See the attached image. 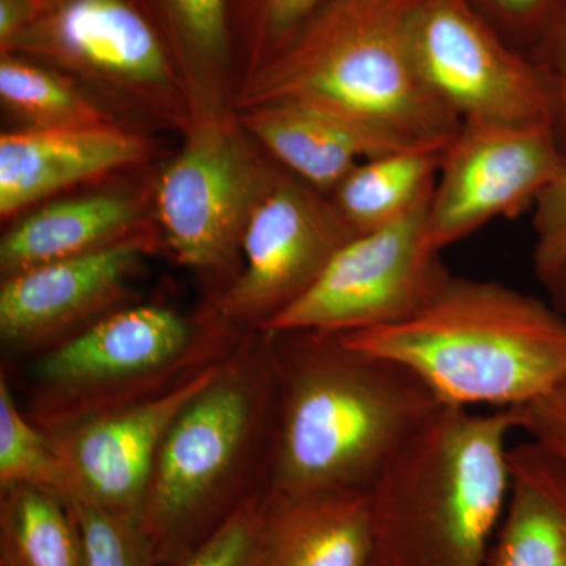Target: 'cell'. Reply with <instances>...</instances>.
Instances as JSON below:
<instances>
[{
  "label": "cell",
  "mask_w": 566,
  "mask_h": 566,
  "mask_svg": "<svg viewBox=\"0 0 566 566\" xmlns=\"http://www.w3.org/2000/svg\"><path fill=\"white\" fill-rule=\"evenodd\" d=\"M0 98L29 128H69L114 123L109 114L57 71L2 54Z\"/></svg>",
  "instance_id": "22"
},
{
  "label": "cell",
  "mask_w": 566,
  "mask_h": 566,
  "mask_svg": "<svg viewBox=\"0 0 566 566\" xmlns=\"http://www.w3.org/2000/svg\"><path fill=\"white\" fill-rule=\"evenodd\" d=\"M326 0H262L264 32L279 48L315 13Z\"/></svg>",
  "instance_id": "30"
},
{
  "label": "cell",
  "mask_w": 566,
  "mask_h": 566,
  "mask_svg": "<svg viewBox=\"0 0 566 566\" xmlns=\"http://www.w3.org/2000/svg\"><path fill=\"white\" fill-rule=\"evenodd\" d=\"M244 335L211 311L189 319L163 305L118 308L35 356L28 416L50 431L164 392L223 359Z\"/></svg>",
  "instance_id": "6"
},
{
  "label": "cell",
  "mask_w": 566,
  "mask_h": 566,
  "mask_svg": "<svg viewBox=\"0 0 566 566\" xmlns=\"http://www.w3.org/2000/svg\"><path fill=\"white\" fill-rule=\"evenodd\" d=\"M275 408L273 344L255 331L238 342L164 439L142 515L155 566H177L263 495Z\"/></svg>",
  "instance_id": "2"
},
{
  "label": "cell",
  "mask_w": 566,
  "mask_h": 566,
  "mask_svg": "<svg viewBox=\"0 0 566 566\" xmlns=\"http://www.w3.org/2000/svg\"><path fill=\"white\" fill-rule=\"evenodd\" d=\"M512 411L516 430L566 461V379L538 400Z\"/></svg>",
  "instance_id": "29"
},
{
  "label": "cell",
  "mask_w": 566,
  "mask_h": 566,
  "mask_svg": "<svg viewBox=\"0 0 566 566\" xmlns=\"http://www.w3.org/2000/svg\"><path fill=\"white\" fill-rule=\"evenodd\" d=\"M139 208L122 193H95L41 207L0 243L2 277L40 264L85 255L139 234Z\"/></svg>",
  "instance_id": "19"
},
{
  "label": "cell",
  "mask_w": 566,
  "mask_h": 566,
  "mask_svg": "<svg viewBox=\"0 0 566 566\" xmlns=\"http://www.w3.org/2000/svg\"><path fill=\"white\" fill-rule=\"evenodd\" d=\"M268 334L277 408L262 501L370 493L441 401L403 365L337 335Z\"/></svg>",
  "instance_id": "1"
},
{
  "label": "cell",
  "mask_w": 566,
  "mask_h": 566,
  "mask_svg": "<svg viewBox=\"0 0 566 566\" xmlns=\"http://www.w3.org/2000/svg\"><path fill=\"white\" fill-rule=\"evenodd\" d=\"M260 566H374L368 494L262 501Z\"/></svg>",
  "instance_id": "17"
},
{
  "label": "cell",
  "mask_w": 566,
  "mask_h": 566,
  "mask_svg": "<svg viewBox=\"0 0 566 566\" xmlns=\"http://www.w3.org/2000/svg\"><path fill=\"white\" fill-rule=\"evenodd\" d=\"M532 61L545 81L551 103V128L566 158V0L558 3L551 18L546 46Z\"/></svg>",
  "instance_id": "27"
},
{
  "label": "cell",
  "mask_w": 566,
  "mask_h": 566,
  "mask_svg": "<svg viewBox=\"0 0 566 566\" xmlns=\"http://www.w3.org/2000/svg\"><path fill=\"white\" fill-rule=\"evenodd\" d=\"M39 18L33 0H0V46L9 54L14 41Z\"/></svg>",
  "instance_id": "31"
},
{
  "label": "cell",
  "mask_w": 566,
  "mask_h": 566,
  "mask_svg": "<svg viewBox=\"0 0 566 566\" xmlns=\"http://www.w3.org/2000/svg\"><path fill=\"white\" fill-rule=\"evenodd\" d=\"M534 230L538 279L566 268V170L536 200Z\"/></svg>",
  "instance_id": "26"
},
{
  "label": "cell",
  "mask_w": 566,
  "mask_h": 566,
  "mask_svg": "<svg viewBox=\"0 0 566 566\" xmlns=\"http://www.w3.org/2000/svg\"><path fill=\"white\" fill-rule=\"evenodd\" d=\"M84 536L87 566H155L150 542L137 521L76 502L71 505Z\"/></svg>",
  "instance_id": "24"
},
{
  "label": "cell",
  "mask_w": 566,
  "mask_h": 566,
  "mask_svg": "<svg viewBox=\"0 0 566 566\" xmlns=\"http://www.w3.org/2000/svg\"><path fill=\"white\" fill-rule=\"evenodd\" d=\"M0 566H87L74 510L36 488L0 491Z\"/></svg>",
  "instance_id": "21"
},
{
  "label": "cell",
  "mask_w": 566,
  "mask_h": 566,
  "mask_svg": "<svg viewBox=\"0 0 566 566\" xmlns=\"http://www.w3.org/2000/svg\"><path fill=\"white\" fill-rule=\"evenodd\" d=\"M416 3L326 0L253 70L240 106L314 104L367 123L406 147H447L461 123L417 70Z\"/></svg>",
  "instance_id": "4"
},
{
  "label": "cell",
  "mask_w": 566,
  "mask_h": 566,
  "mask_svg": "<svg viewBox=\"0 0 566 566\" xmlns=\"http://www.w3.org/2000/svg\"><path fill=\"white\" fill-rule=\"evenodd\" d=\"M512 409L442 405L368 493L374 566H486L510 485Z\"/></svg>",
  "instance_id": "5"
},
{
  "label": "cell",
  "mask_w": 566,
  "mask_h": 566,
  "mask_svg": "<svg viewBox=\"0 0 566 566\" xmlns=\"http://www.w3.org/2000/svg\"><path fill=\"white\" fill-rule=\"evenodd\" d=\"M283 172L245 140L241 123L221 115L193 123L156 196L159 227L175 259L205 274L232 266L253 212Z\"/></svg>",
  "instance_id": "7"
},
{
  "label": "cell",
  "mask_w": 566,
  "mask_h": 566,
  "mask_svg": "<svg viewBox=\"0 0 566 566\" xmlns=\"http://www.w3.org/2000/svg\"><path fill=\"white\" fill-rule=\"evenodd\" d=\"M431 196L397 221L352 238L314 285L260 331L338 335L416 314L452 275L427 243Z\"/></svg>",
  "instance_id": "8"
},
{
  "label": "cell",
  "mask_w": 566,
  "mask_h": 566,
  "mask_svg": "<svg viewBox=\"0 0 566 566\" xmlns=\"http://www.w3.org/2000/svg\"><path fill=\"white\" fill-rule=\"evenodd\" d=\"M444 148L411 147L365 159L331 200L357 234L397 221L433 191Z\"/></svg>",
  "instance_id": "20"
},
{
  "label": "cell",
  "mask_w": 566,
  "mask_h": 566,
  "mask_svg": "<svg viewBox=\"0 0 566 566\" xmlns=\"http://www.w3.org/2000/svg\"><path fill=\"white\" fill-rule=\"evenodd\" d=\"M337 337L403 365L458 408H520L566 379V315L497 282L450 275L408 318Z\"/></svg>",
  "instance_id": "3"
},
{
  "label": "cell",
  "mask_w": 566,
  "mask_h": 566,
  "mask_svg": "<svg viewBox=\"0 0 566 566\" xmlns=\"http://www.w3.org/2000/svg\"><path fill=\"white\" fill-rule=\"evenodd\" d=\"M32 486L73 501V486L46 433L17 403L10 379L0 375V491Z\"/></svg>",
  "instance_id": "23"
},
{
  "label": "cell",
  "mask_w": 566,
  "mask_h": 566,
  "mask_svg": "<svg viewBox=\"0 0 566 566\" xmlns=\"http://www.w3.org/2000/svg\"><path fill=\"white\" fill-rule=\"evenodd\" d=\"M566 170L549 123H461L442 153L427 221L441 253L497 218H515Z\"/></svg>",
  "instance_id": "11"
},
{
  "label": "cell",
  "mask_w": 566,
  "mask_h": 566,
  "mask_svg": "<svg viewBox=\"0 0 566 566\" xmlns=\"http://www.w3.org/2000/svg\"><path fill=\"white\" fill-rule=\"evenodd\" d=\"M262 495L252 499L177 566H260Z\"/></svg>",
  "instance_id": "25"
},
{
  "label": "cell",
  "mask_w": 566,
  "mask_h": 566,
  "mask_svg": "<svg viewBox=\"0 0 566 566\" xmlns=\"http://www.w3.org/2000/svg\"><path fill=\"white\" fill-rule=\"evenodd\" d=\"M150 234L21 271L0 286V337L14 354H39L118 311Z\"/></svg>",
  "instance_id": "13"
},
{
  "label": "cell",
  "mask_w": 566,
  "mask_h": 566,
  "mask_svg": "<svg viewBox=\"0 0 566 566\" xmlns=\"http://www.w3.org/2000/svg\"><path fill=\"white\" fill-rule=\"evenodd\" d=\"M33 2H35L40 18L41 14H44L46 11L54 9V7H57L59 3L63 2V0H33ZM39 18H36V20H39Z\"/></svg>",
  "instance_id": "34"
},
{
  "label": "cell",
  "mask_w": 566,
  "mask_h": 566,
  "mask_svg": "<svg viewBox=\"0 0 566 566\" xmlns=\"http://www.w3.org/2000/svg\"><path fill=\"white\" fill-rule=\"evenodd\" d=\"M356 234L329 196L283 172L249 221L240 273L210 311L240 334L262 329L314 285Z\"/></svg>",
  "instance_id": "9"
},
{
  "label": "cell",
  "mask_w": 566,
  "mask_h": 566,
  "mask_svg": "<svg viewBox=\"0 0 566 566\" xmlns=\"http://www.w3.org/2000/svg\"><path fill=\"white\" fill-rule=\"evenodd\" d=\"M539 281L545 283L547 292L553 296L556 308L566 315V268L543 275V277H539Z\"/></svg>",
  "instance_id": "33"
},
{
  "label": "cell",
  "mask_w": 566,
  "mask_h": 566,
  "mask_svg": "<svg viewBox=\"0 0 566 566\" xmlns=\"http://www.w3.org/2000/svg\"><path fill=\"white\" fill-rule=\"evenodd\" d=\"M223 359L164 392L44 431L69 472L71 505L87 502L142 524L164 439L182 408L214 378Z\"/></svg>",
  "instance_id": "12"
},
{
  "label": "cell",
  "mask_w": 566,
  "mask_h": 566,
  "mask_svg": "<svg viewBox=\"0 0 566 566\" xmlns=\"http://www.w3.org/2000/svg\"><path fill=\"white\" fill-rule=\"evenodd\" d=\"M488 2L502 17L521 24H528L543 18H549L551 21L562 0H488Z\"/></svg>",
  "instance_id": "32"
},
{
  "label": "cell",
  "mask_w": 566,
  "mask_h": 566,
  "mask_svg": "<svg viewBox=\"0 0 566 566\" xmlns=\"http://www.w3.org/2000/svg\"><path fill=\"white\" fill-rule=\"evenodd\" d=\"M509 465L486 566H566V461L528 439L510 449Z\"/></svg>",
  "instance_id": "18"
},
{
  "label": "cell",
  "mask_w": 566,
  "mask_h": 566,
  "mask_svg": "<svg viewBox=\"0 0 566 566\" xmlns=\"http://www.w3.org/2000/svg\"><path fill=\"white\" fill-rule=\"evenodd\" d=\"M411 50L424 84L460 123H549L545 81L465 0H417Z\"/></svg>",
  "instance_id": "10"
},
{
  "label": "cell",
  "mask_w": 566,
  "mask_h": 566,
  "mask_svg": "<svg viewBox=\"0 0 566 566\" xmlns=\"http://www.w3.org/2000/svg\"><path fill=\"white\" fill-rule=\"evenodd\" d=\"M145 142L114 123L24 128L0 137V216L140 161Z\"/></svg>",
  "instance_id": "15"
},
{
  "label": "cell",
  "mask_w": 566,
  "mask_h": 566,
  "mask_svg": "<svg viewBox=\"0 0 566 566\" xmlns=\"http://www.w3.org/2000/svg\"><path fill=\"white\" fill-rule=\"evenodd\" d=\"M186 44L203 59L222 54L227 41L226 0H167Z\"/></svg>",
  "instance_id": "28"
},
{
  "label": "cell",
  "mask_w": 566,
  "mask_h": 566,
  "mask_svg": "<svg viewBox=\"0 0 566 566\" xmlns=\"http://www.w3.org/2000/svg\"><path fill=\"white\" fill-rule=\"evenodd\" d=\"M22 52L118 91L172 87V70L148 21L126 0H63L41 14L9 54Z\"/></svg>",
  "instance_id": "14"
},
{
  "label": "cell",
  "mask_w": 566,
  "mask_h": 566,
  "mask_svg": "<svg viewBox=\"0 0 566 566\" xmlns=\"http://www.w3.org/2000/svg\"><path fill=\"white\" fill-rule=\"evenodd\" d=\"M240 123L285 172L326 196L365 159L411 148L367 123L314 104L248 107Z\"/></svg>",
  "instance_id": "16"
}]
</instances>
